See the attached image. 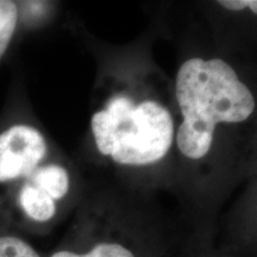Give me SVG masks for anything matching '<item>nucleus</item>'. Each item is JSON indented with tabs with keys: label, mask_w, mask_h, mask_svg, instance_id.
<instances>
[{
	"label": "nucleus",
	"mask_w": 257,
	"mask_h": 257,
	"mask_svg": "<svg viewBox=\"0 0 257 257\" xmlns=\"http://www.w3.org/2000/svg\"><path fill=\"white\" fill-rule=\"evenodd\" d=\"M19 200L25 213L34 220L47 221L56 212L54 199L34 185H27L22 189Z\"/></svg>",
	"instance_id": "20e7f679"
},
{
	"label": "nucleus",
	"mask_w": 257,
	"mask_h": 257,
	"mask_svg": "<svg viewBox=\"0 0 257 257\" xmlns=\"http://www.w3.org/2000/svg\"><path fill=\"white\" fill-rule=\"evenodd\" d=\"M34 186L42 189L54 200L63 198L69 188V176L66 169L56 165L42 167L35 172Z\"/></svg>",
	"instance_id": "39448f33"
},
{
	"label": "nucleus",
	"mask_w": 257,
	"mask_h": 257,
	"mask_svg": "<svg viewBox=\"0 0 257 257\" xmlns=\"http://www.w3.org/2000/svg\"><path fill=\"white\" fill-rule=\"evenodd\" d=\"M46 153L44 137L35 127L8 128L0 134V182L31 174Z\"/></svg>",
	"instance_id": "7ed1b4c3"
},
{
	"label": "nucleus",
	"mask_w": 257,
	"mask_h": 257,
	"mask_svg": "<svg viewBox=\"0 0 257 257\" xmlns=\"http://www.w3.org/2000/svg\"><path fill=\"white\" fill-rule=\"evenodd\" d=\"M91 126L99 152L127 166L162 160L174 138V121L166 107L153 100L136 105L123 95L93 114Z\"/></svg>",
	"instance_id": "f03ea898"
},
{
	"label": "nucleus",
	"mask_w": 257,
	"mask_h": 257,
	"mask_svg": "<svg viewBox=\"0 0 257 257\" xmlns=\"http://www.w3.org/2000/svg\"><path fill=\"white\" fill-rule=\"evenodd\" d=\"M51 257H135L130 250L117 243H100L86 253L57 251Z\"/></svg>",
	"instance_id": "0eeeda50"
},
{
	"label": "nucleus",
	"mask_w": 257,
	"mask_h": 257,
	"mask_svg": "<svg viewBox=\"0 0 257 257\" xmlns=\"http://www.w3.org/2000/svg\"><path fill=\"white\" fill-rule=\"evenodd\" d=\"M0 257H41L30 244L12 236H0Z\"/></svg>",
	"instance_id": "6e6552de"
},
{
	"label": "nucleus",
	"mask_w": 257,
	"mask_h": 257,
	"mask_svg": "<svg viewBox=\"0 0 257 257\" xmlns=\"http://www.w3.org/2000/svg\"><path fill=\"white\" fill-rule=\"evenodd\" d=\"M175 88L184 115L176 143L192 160L208 153L218 124L242 123L255 110L251 91L220 59L187 60L180 67Z\"/></svg>",
	"instance_id": "f257e3e1"
},
{
	"label": "nucleus",
	"mask_w": 257,
	"mask_h": 257,
	"mask_svg": "<svg viewBox=\"0 0 257 257\" xmlns=\"http://www.w3.org/2000/svg\"><path fill=\"white\" fill-rule=\"evenodd\" d=\"M18 21V9L16 3L0 0V59L5 54L14 37Z\"/></svg>",
	"instance_id": "423d86ee"
},
{
	"label": "nucleus",
	"mask_w": 257,
	"mask_h": 257,
	"mask_svg": "<svg viewBox=\"0 0 257 257\" xmlns=\"http://www.w3.org/2000/svg\"><path fill=\"white\" fill-rule=\"evenodd\" d=\"M218 3L230 11H242V10L249 8L253 14L257 12V2L255 0H220Z\"/></svg>",
	"instance_id": "1a4fd4ad"
}]
</instances>
